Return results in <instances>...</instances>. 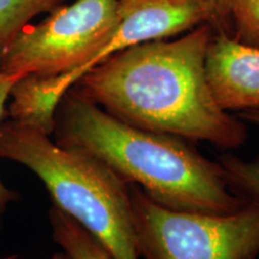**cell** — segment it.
I'll use <instances>...</instances> for the list:
<instances>
[{
	"instance_id": "ba28073f",
	"label": "cell",
	"mask_w": 259,
	"mask_h": 259,
	"mask_svg": "<svg viewBox=\"0 0 259 259\" xmlns=\"http://www.w3.org/2000/svg\"><path fill=\"white\" fill-rule=\"evenodd\" d=\"M223 17L234 28V40L259 48V0H221Z\"/></svg>"
},
{
	"instance_id": "8fae6325",
	"label": "cell",
	"mask_w": 259,
	"mask_h": 259,
	"mask_svg": "<svg viewBox=\"0 0 259 259\" xmlns=\"http://www.w3.org/2000/svg\"><path fill=\"white\" fill-rule=\"evenodd\" d=\"M238 116L247 125H252L259 130V111H248L238 113Z\"/></svg>"
},
{
	"instance_id": "8992f818",
	"label": "cell",
	"mask_w": 259,
	"mask_h": 259,
	"mask_svg": "<svg viewBox=\"0 0 259 259\" xmlns=\"http://www.w3.org/2000/svg\"><path fill=\"white\" fill-rule=\"evenodd\" d=\"M48 218L54 241L67 259H113L89 232L57 206H51Z\"/></svg>"
},
{
	"instance_id": "7a4b0ae2",
	"label": "cell",
	"mask_w": 259,
	"mask_h": 259,
	"mask_svg": "<svg viewBox=\"0 0 259 259\" xmlns=\"http://www.w3.org/2000/svg\"><path fill=\"white\" fill-rule=\"evenodd\" d=\"M54 142L99 158L128 185L162 206L180 211L229 213L247 198L234 192L218 161L187 139L136 127L103 111L74 88L54 114Z\"/></svg>"
},
{
	"instance_id": "7c38bea8",
	"label": "cell",
	"mask_w": 259,
	"mask_h": 259,
	"mask_svg": "<svg viewBox=\"0 0 259 259\" xmlns=\"http://www.w3.org/2000/svg\"><path fill=\"white\" fill-rule=\"evenodd\" d=\"M209 3H211V4L215 6V9L218 10V14L220 16V19H221V23H222V28H223V34H228V29H229V25L228 23L226 22L225 17H223V14H222V10H221V0H208Z\"/></svg>"
},
{
	"instance_id": "9c48e42d",
	"label": "cell",
	"mask_w": 259,
	"mask_h": 259,
	"mask_svg": "<svg viewBox=\"0 0 259 259\" xmlns=\"http://www.w3.org/2000/svg\"><path fill=\"white\" fill-rule=\"evenodd\" d=\"M225 178L231 189L247 199L259 200V157L244 160L229 153L219 156Z\"/></svg>"
},
{
	"instance_id": "6da1fadb",
	"label": "cell",
	"mask_w": 259,
	"mask_h": 259,
	"mask_svg": "<svg viewBox=\"0 0 259 259\" xmlns=\"http://www.w3.org/2000/svg\"><path fill=\"white\" fill-rule=\"evenodd\" d=\"M213 34L205 23L176 40L128 47L93 67L72 88L136 127L239 149L247 142V124L220 107L206 76Z\"/></svg>"
},
{
	"instance_id": "5bb4252c",
	"label": "cell",
	"mask_w": 259,
	"mask_h": 259,
	"mask_svg": "<svg viewBox=\"0 0 259 259\" xmlns=\"http://www.w3.org/2000/svg\"><path fill=\"white\" fill-rule=\"evenodd\" d=\"M0 259H21L18 254H10V255H5V257H0Z\"/></svg>"
},
{
	"instance_id": "4fadbf2b",
	"label": "cell",
	"mask_w": 259,
	"mask_h": 259,
	"mask_svg": "<svg viewBox=\"0 0 259 259\" xmlns=\"http://www.w3.org/2000/svg\"><path fill=\"white\" fill-rule=\"evenodd\" d=\"M50 259H67V258L63 252H59V253H54Z\"/></svg>"
},
{
	"instance_id": "5b68a950",
	"label": "cell",
	"mask_w": 259,
	"mask_h": 259,
	"mask_svg": "<svg viewBox=\"0 0 259 259\" xmlns=\"http://www.w3.org/2000/svg\"><path fill=\"white\" fill-rule=\"evenodd\" d=\"M206 76L216 102L225 111H259V48L215 31L206 54Z\"/></svg>"
},
{
	"instance_id": "52a82bcc",
	"label": "cell",
	"mask_w": 259,
	"mask_h": 259,
	"mask_svg": "<svg viewBox=\"0 0 259 259\" xmlns=\"http://www.w3.org/2000/svg\"><path fill=\"white\" fill-rule=\"evenodd\" d=\"M65 0H0V58L31 19L51 12Z\"/></svg>"
},
{
	"instance_id": "3957f363",
	"label": "cell",
	"mask_w": 259,
	"mask_h": 259,
	"mask_svg": "<svg viewBox=\"0 0 259 259\" xmlns=\"http://www.w3.org/2000/svg\"><path fill=\"white\" fill-rule=\"evenodd\" d=\"M0 157L31 170L53 205L89 232L113 259H141L128 184L102 161L60 147L51 135L12 119L0 124Z\"/></svg>"
},
{
	"instance_id": "277c9868",
	"label": "cell",
	"mask_w": 259,
	"mask_h": 259,
	"mask_svg": "<svg viewBox=\"0 0 259 259\" xmlns=\"http://www.w3.org/2000/svg\"><path fill=\"white\" fill-rule=\"evenodd\" d=\"M141 259H257L259 200L229 213L180 211L162 206L128 185Z\"/></svg>"
},
{
	"instance_id": "30bf717a",
	"label": "cell",
	"mask_w": 259,
	"mask_h": 259,
	"mask_svg": "<svg viewBox=\"0 0 259 259\" xmlns=\"http://www.w3.org/2000/svg\"><path fill=\"white\" fill-rule=\"evenodd\" d=\"M21 78L22 77L16 76V74H8L0 71V124H2L3 116H4L6 101L11 95V90ZM18 197L19 193L9 189L0 178V226L3 223V219H4L8 206L11 203L16 202Z\"/></svg>"
}]
</instances>
